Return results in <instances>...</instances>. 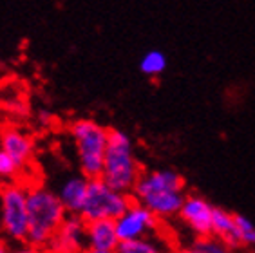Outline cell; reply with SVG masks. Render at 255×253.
<instances>
[{
  "label": "cell",
  "mask_w": 255,
  "mask_h": 253,
  "mask_svg": "<svg viewBox=\"0 0 255 253\" xmlns=\"http://www.w3.org/2000/svg\"><path fill=\"white\" fill-rule=\"evenodd\" d=\"M194 248L199 253H232V248H228L226 244H223L221 241L216 239L214 235L197 239V243L194 244Z\"/></svg>",
  "instance_id": "obj_18"
},
{
  "label": "cell",
  "mask_w": 255,
  "mask_h": 253,
  "mask_svg": "<svg viewBox=\"0 0 255 253\" xmlns=\"http://www.w3.org/2000/svg\"><path fill=\"white\" fill-rule=\"evenodd\" d=\"M85 239L93 250H109L116 252L120 244L118 232L114 219H96L89 221L85 226Z\"/></svg>",
  "instance_id": "obj_11"
},
{
  "label": "cell",
  "mask_w": 255,
  "mask_h": 253,
  "mask_svg": "<svg viewBox=\"0 0 255 253\" xmlns=\"http://www.w3.org/2000/svg\"><path fill=\"white\" fill-rule=\"evenodd\" d=\"M139 175H141V166L134 156L132 141L128 134L118 128L109 130L102 179L111 188L128 194L134 190Z\"/></svg>",
  "instance_id": "obj_3"
},
{
  "label": "cell",
  "mask_w": 255,
  "mask_h": 253,
  "mask_svg": "<svg viewBox=\"0 0 255 253\" xmlns=\"http://www.w3.org/2000/svg\"><path fill=\"white\" fill-rule=\"evenodd\" d=\"M176 253H199V252H197V250L194 248V246H192V248H183V250H177Z\"/></svg>",
  "instance_id": "obj_20"
},
{
  "label": "cell",
  "mask_w": 255,
  "mask_h": 253,
  "mask_svg": "<svg viewBox=\"0 0 255 253\" xmlns=\"http://www.w3.org/2000/svg\"><path fill=\"white\" fill-rule=\"evenodd\" d=\"M167 56L163 51L159 49H150L147 53L143 54L141 60H139V71H141L145 76H159V74L165 73V69H167Z\"/></svg>",
  "instance_id": "obj_14"
},
{
  "label": "cell",
  "mask_w": 255,
  "mask_h": 253,
  "mask_svg": "<svg viewBox=\"0 0 255 253\" xmlns=\"http://www.w3.org/2000/svg\"><path fill=\"white\" fill-rule=\"evenodd\" d=\"M116 253H165L157 244L145 239H134V241H122L116 248Z\"/></svg>",
  "instance_id": "obj_16"
},
{
  "label": "cell",
  "mask_w": 255,
  "mask_h": 253,
  "mask_svg": "<svg viewBox=\"0 0 255 253\" xmlns=\"http://www.w3.org/2000/svg\"><path fill=\"white\" fill-rule=\"evenodd\" d=\"M0 253H11L9 248H7V246H5V243H2V241H0Z\"/></svg>",
  "instance_id": "obj_21"
},
{
  "label": "cell",
  "mask_w": 255,
  "mask_h": 253,
  "mask_svg": "<svg viewBox=\"0 0 255 253\" xmlns=\"http://www.w3.org/2000/svg\"><path fill=\"white\" fill-rule=\"evenodd\" d=\"M71 136L74 139L80 168L87 179L102 177L109 130L94 120H76L71 123Z\"/></svg>",
  "instance_id": "obj_4"
},
{
  "label": "cell",
  "mask_w": 255,
  "mask_h": 253,
  "mask_svg": "<svg viewBox=\"0 0 255 253\" xmlns=\"http://www.w3.org/2000/svg\"><path fill=\"white\" fill-rule=\"evenodd\" d=\"M87 253H116V252H109V250H93V248H91Z\"/></svg>",
  "instance_id": "obj_22"
},
{
  "label": "cell",
  "mask_w": 255,
  "mask_h": 253,
  "mask_svg": "<svg viewBox=\"0 0 255 253\" xmlns=\"http://www.w3.org/2000/svg\"><path fill=\"white\" fill-rule=\"evenodd\" d=\"M179 217L183 223L188 224L197 237H210L212 235V215L214 206L199 195H187L179 210Z\"/></svg>",
  "instance_id": "obj_9"
},
{
  "label": "cell",
  "mask_w": 255,
  "mask_h": 253,
  "mask_svg": "<svg viewBox=\"0 0 255 253\" xmlns=\"http://www.w3.org/2000/svg\"><path fill=\"white\" fill-rule=\"evenodd\" d=\"M20 170H22V166H20L7 152L0 148V179H4L9 183V181L18 177Z\"/></svg>",
  "instance_id": "obj_17"
},
{
  "label": "cell",
  "mask_w": 255,
  "mask_h": 253,
  "mask_svg": "<svg viewBox=\"0 0 255 253\" xmlns=\"http://www.w3.org/2000/svg\"><path fill=\"white\" fill-rule=\"evenodd\" d=\"M27 243L36 248H45L62 221L67 217V210L58 195L51 190L44 188L42 185H31L27 186Z\"/></svg>",
  "instance_id": "obj_2"
},
{
  "label": "cell",
  "mask_w": 255,
  "mask_h": 253,
  "mask_svg": "<svg viewBox=\"0 0 255 253\" xmlns=\"http://www.w3.org/2000/svg\"><path fill=\"white\" fill-rule=\"evenodd\" d=\"M2 228L15 241H27L29 214H27V186L9 181L0 186Z\"/></svg>",
  "instance_id": "obj_6"
},
{
  "label": "cell",
  "mask_w": 255,
  "mask_h": 253,
  "mask_svg": "<svg viewBox=\"0 0 255 253\" xmlns=\"http://www.w3.org/2000/svg\"><path fill=\"white\" fill-rule=\"evenodd\" d=\"M114 223H116V232L122 243V241L148 237L159 226V217H156L147 206H143L141 203L134 199L118 219H114Z\"/></svg>",
  "instance_id": "obj_7"
},
{
  "label": "cell",
  "mask_w": 255,
  "mask_h": 253,
  "mask_svg": "<svg viewBox=\"0 0 255 253\" xmlns=\"http://www.w3.org/2000/svg\"><path fill=\"white\" fill-rule=\"evenodd\" d=\"M85 226L80 215H67L45 246L47 253H78L85 241Z\"/></svg>",
  "instance_id": "obj_8"
},
{
  "label": "cell",
  "mask_w": 255,
  "mask_h": 253,
  "mask_svg": "<svg viewBox=\"0 0 255 253\" xmlns=\"http://www.w3.org/2000/svg\"><path fill=\"white\" fill-rule=\"evenodd\" d=\"M132 201V197L125 192L111 188L102 177L89 179L87 199L80 212V217L85 223L96 219H118Z\"/></svg>",
  "instance_id": "obj_5"
},
{
  "label": "cell",
  "mask_w": 255,
  "mask_h": 253,
  "mask_svg": "<svg viewBox=\"0 0 255 253\" xmlns=\"http://www.w3.org/2000/svg\"><path fill=\"white\" fill-rule=\"evenodd\" d=\"M234 223H236V235L239 248L241 246H248V248L255 246V224L241 214H234Z\"/></svg>",
  "instance_id": "obj_15"
},
{
  "label": "cell",
  "mask_w": 255,
  "mask_h": 253,
  "mask_svg": "<svg viewBox=\"0 0 255 253\" xmlns=\"http://www.w3.org/2000/svg\"><path fill=\"white\" fill-rule=\"evenodd\" d=\"M185 179L174 170H152L141 174L134 186L132 194L137 203L147 206L156 217L177 215L187 195Z\"/></svg>",
  "instance_id": "obj_1"
},
{
  "label": "cell",
  "mask_w": 255,
  "mask_h": 253,
  "mask_svg": "<svg viewBox=\"0 0 255 253\" xmlns=\"http://www.w3.org/2000/svg\"><path fill=\"white\" fill-rule=\"evenodd\" d=\"M87 192L89 179L85 175H82V177H71V179H67L62 185L58 197L67 212L80 215V212H82V208L85 205V199H87Z\"/></svg>",
  "instance_id": "obj_12"
},
{
  "label": "cell",
  "mask_w": 255,
  "mask_h": 253,
  "mask_svg": "<svg viewBox=\"0 0 255 253\" xmlns=\"http://www.w3.org/2000/svg\"><path fill=\"white\" fill-rule=\"evenodd\" d=\"M212 235L219 239L228 248H239L236 235V223H234V214L226 212L223 208L214 206V215H212Z\"/></svg>",
  "instance_id": "obj_13"
},
{
  "label": "cell",
  "mask_w": 255,
  "mask_h": 253,
  "mask_svg": "<svg viewBox=\"0 0 255 253\" xmlns=\"http://www.w3.org/2000/svg\"><path fill=\"white\" fill-rule=\"evenodd\" d=\"M78 253H82V252H78Z\"/></svg>",
  "instance_id": "obj_23"
},
{
  "label": "cell",
  "mask_w": 255,
  "mask_h": 253,
  "mask_svg": "<svg viewBox=\"0 0 255 253\" xmlns=\"http://www.w3.org/2000/svg\"><path fill=\"white\" fill-rule=\"evenodd\" d=\"M0 148L7 152L22 168L33 159L34 141L16 126H4L0 130Z\"/></svg>",
  "instance_id": "obj_10"
},
{
  "label": "cell",
  "mask_w": 255,
  "mask_h": 253,
  "mask_svg": "<svg viewBox=\"0 0 255 253\" xmlns=\"http://www.w3.org/2000/svg\"><path fill=\"white\" fill-rule=\"evenodd\" d=\"M13 253H44L40 252V248H36V246H33V244H29V246H24V248H18L16 252Z\"/></svg>",
  "instance_id": "obj_19"
}]
</instances>
